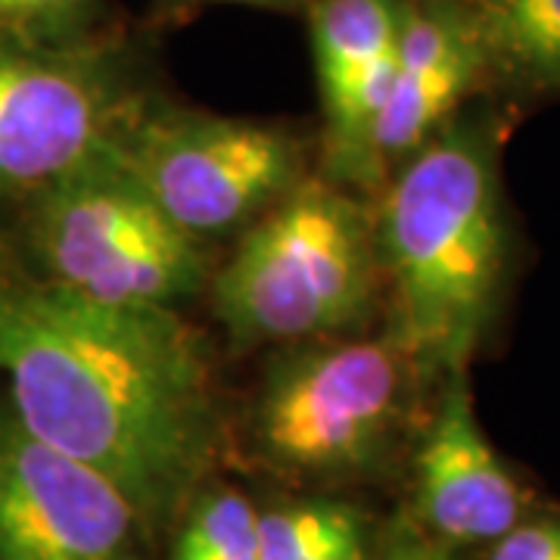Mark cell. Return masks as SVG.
I'll return each mask as SVG.
<instances>
[{"instance_id":"cell-1","label":"cell","mask_w":560,"mask_h":560,"mask_svg":"<svg viewBox=\"0 0 560 560\" xmlns=\"http://www.w3.org/2000/svg\"><path fill=\"white\" fill-rule=\"evenodd\" d=\"M0 374L22 427L113 482L147 529L200 492L219 405L175 308L81 300L0 261Z\"/></svg>"},{"instance_id":"cell-2","label":"cell","mask_w":560,"mask_h":560,"mask_svg":"<svg viewBox=\"0 0 560 560\" xmlns=\"http://www.w3.org/2000/svg\"><path fill=\"white\" fill-rule=\"evenodd\" d=\"M393 293V334L420 377L467 374L508 278L499 138L489 119H452L401 162L374 219Z\"/></svg>"},{"instance_id":"cell-3","label":"cell","mask_w":560,"mask_h":560,"mask_svg":"<svg viewBox=\"0 0 560 560\" xmlns=\"http://www.w3.org/2000/svg\"><path fill=\"white\" fill-rule=\"evenodd\" d=\"M374 219L327 180H300L215 278V312L241 342L355 330L377 293Z\"/></svg>"},{"instance_id":"cell-4","label":"cell","mask_w":560,"mask_h":560,"mask_svg":"<svg viewBox=\"0 0 560 560\" xmlns=\"http://www.w3.org/2000/svg\"><path fill=\"white\" fill-rule=\"evenodd\" d=\"M13 265L81 300L160 308L194 296L209 271L200 241L147 197L113 150L22 202Z\"/></svg>"},{"instance_id":"cell-5","label":"cell","mask_w":560,"mask_h":560,"mask_svg":"<svg viewBox=\"0 0 560 560\" xmlns=\"http://www.w3.org/2000/svg\"><path fill=\"white\" fill-rule=\"evenodd\" d=\"M411 364L393 340H349L278 361L256 405L265 458L302 477H352L389 452Z\"/></svg>"},{"instance_id":"cell-6","label":"cell","mask_w":560,"mask_h":560,"mask_svg":"<svg viewBox=\"0 0 560 560\" xmlns=\"http://www.w3.org/2000/svg\"><path fill=\"white\" fill-rule=\"evenodd\" d=\"M113 156L197 241L261 219L302 180L300 143L290 135L200 113H138Z\"/></svg>"},{"instance_id":"cell-7","label":"cell","mask_w":560,"mask_h":560,"mask_svg":"<svg viewBox=\"0 0 560 560\" xmlns=\"http://www.w3.org/2000/svg\"><path fill=\"white\" fill-rule=\"evenodd\" d=\"M138 113L101 50L0 35V200L22 206L106 156Z\"/></svg>"},{"instance_id":"cell-8","label":"cell","mask_w":560,"mask_h":560,"mask_svg":"<svg viewBox=\"0 0 560 560\" xmlns=\"http://www.w3.org/2000/svg\"><path fill=\"white\" fill-rule=\"evenodd\" d=\"M143 529L113 482L0 405V560H143Z\"/></svg>"},{"instance_id":"cell-9","label":"cell","mask_w":560,"mask_h":560,"mask_svg":"<svg viewBox=\"0 0 560 560\" xmlns=\"http://www.w3.org/2000/svg\"><path fill=\"white\" fill-rule=\"evenodd\" d=\"M401 0H315L308 10L334 178L371 187V140L396 69Z\"/></svg>"},{"instance_id":"cell-10","label":"cell","mask_w":560,"mask_h":560,"mask_svg":"<svg viewBox=\"0 0 560 560\" xmlns=\"http://www.w3.org/2000/svg\"><path fill=\"white\" fill-rule=\"evenodd\" d=\"M486 72L460 0H401L393 84L371 140L377 178L445 128Z\"/></svg>"},{"instance_id":"cell-11","label":"cell","mask_w":560,"mask_h":560,"mask_svg":"<svg viewBox=\"0 0 560 560\" xmlns=\"http://www.w3.org/2000/svg\"><path fill=\"white\" fill-rule=\"evenodd\" d=\"M418 514L452 545L499 541L523 517V492L486 440L467 374L445 377L442 399L415 460Z\"/></svg>"},{"instance_id":"cell-12","label":"cell","mask_w":560,"mask_h":560,"mask_svg":"<svg viewBox=\"0 0 560 560\" xmlns=\"http://www.w3.org/2000/svg\"><path fill=\"white\" fill-rule=\"evenodd\" d=\"M486 72L529 91H560V0H460Z\"/></svg>"},{"instance_id":"cell-13","label":"cell","mask_w":560,"mask_h":560,"mask_svg":"<svg viewBox=\"0 0 560 560\" xmlns=\"http://www.w3.org/2000/svg\"><path fill=\"white\" fill-rule=\"evenodd\" d=\"M368 539V523L342 501H302L259 514V560H318L346 541Z\"/></svg>"},{"instance_id":"cell-14","label":"cell","mask_w":560,"mask_h":560,"mask_svg":"<svg viewBox=\"0 0 560 560\" xmlns=\"http://www.w3.org/2000/svg\"><path fill=\"white\" fill-rule=\"evenodd\" d=\"M94 0H0V35L47 44L79 40Z\"/></svg>"},{"instance_id":"cell-15","label":"cell","mask_w":560,"mask_h":560,"mask_svg":"<svg viewBox=\"0 0 560 560\" xmlns=\"http://www.w3.org/2000/svg\"><path fill=\"white\" fill-rule=\"evenodd\" d=\"M489 560H560V521H521L492 541Z\"/></svg>"},{"instance_id":"cell-16","label":"cell","mask_w":560,"mask_h":560,"mask_svg":"<svg viewBox=\"0 0 560 560\" xmlns=\"http://www.w3.org/2000/svg\"><path fill=\"white\" fill-rule=\"evenodd\" d=\"M386 560H423V541L411 539V536H401L393 541Z\"/></svg>"},{"instance_id":"cell-17","label":"cell","mask_w":560,"mask_h":560,"mask_svg":"<svg viewBox=\"0 0 560 560\" xmlns=\"http://www.w3.org/2000/svg\"><path fill=\"white\" fill-rule=\"evenodd\" d=\"M318 560H371V555H368V539L346 541V545L334 548V551H327V555Z\"/></svg>"},{"instance_id":"cell-18","label":"cell","mask_w":560,"mask_h":560,"mask_svg":"<svg viewBox=\"0 0 560 560\" xmlns=\"http://www.w3.org/2000/svg\"><path fill=\"white\" fill-rule=\"evenodd\" d=\"M423 560H448L445 555H440L436 548H430V545H423Z\"/></svg>"},{"instance_id":"cell-19","label":"cell","mask_w":560,"mask_h":560,"mask_svg":"<svg viewBox=\"0 0 560 560\" xmlns=\"http://www.w3.org/2000/svg\"><path fill=\"white\" fill-rule=\"evenodd\" d=\"M224 3H287V0H224Z\"/></svg>"}]
</instances>
